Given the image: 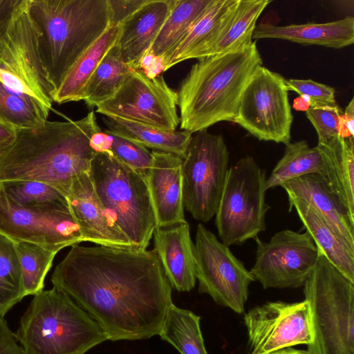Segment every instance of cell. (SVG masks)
<instances>
[{
  "label": "cell",
  "mask_w": 354,
  "mask_h": 354,
  "mask_svg": "<svg viewBox=\"0 0 354 354\" xmlns=\"http://www.w3.org/2000/svg\"><path fill=\"white\" fill-rule=\"evenodd\" d=\"M51 281L113 342L158 335L173 304L154 250L73 245Z\"/></svg>",
  "instance_id": "cell-1"
},
{
  "label": "cell",
  "mask_w": 354,
  "mask_h": 354,
  "mask_svg": "<svg viewBox=\"0 0 354 354\" xmlns=\"http://www.w3.org/2000/svg\"><path fill=\"white\" fill-rule=\"evenodd\" d=\"M100 130L93 111L77 120L17 129L15 142L0 156V182L39 181L65 195L75 178L88 173L96 153L90 140Z\"/></svg>",
  "instance_id": "cell-2"
},
{
  "label": "cell",
  "mask_w": 354,
  "mask_h": 354,
  "mask_svg": "<svg viewBox=\"0 0 354 354\" xmlns=\"http://www.w3.org/2000/svg\"><path fill=\"white\" fill-rule=\"evenodd\" d=\"M261 66L256 41L198 59L177 92L180 129L193 134L218 122H233L242 93Z\"/></svg>",
  "instance_id": "cell-3"
},
{
  "label": "cell",
  "mask_w": 354,
  "mask_h": 354,
  "mask_svg": "<svg viewBox=\"0 0 354 354\" xmlns=\"http://www.w3.org/2000/svg\"><path fill=\"white\" fill-rule=\"evenodd\" d=\"M37 50L55 89L79 58L111 27L107 0H30Z\"/></svg>",
  "instance_id": "cell-4"
},
{
  "label": "cell",
  "mask_w": 354,
  "mask_h": 354,
  "mask_svg": "<svg viewBox=\"0 0 354 354\" xmlns=\"http://www.w3.org/2000/svg\"><path fill=\"white\" fill-rule=\"evenodd\" d=\"M15 335L24 354H85L108 340L87 313L54 287L34 295Z\"/></svg>",
  "instance_id": "cell-5"
},
{
  "label": "cell",
  "mask_w": 354,
  "mask_h": 354,
  "mask_svg": "<svg viewBox=\"0 0 354 354\" xmlns=\"http://www.w3.org/2000/svg\"><path fill=\"white\" fill-rule=\"evenodd\" d=\"M313 328L310 354H354V283L319 252L304 284Z\"/></svg>",
  "instance_id": "cell-6"
},
{
  "label": "cell",
  "mask_w": 354,
  "mask_h": 354,
  "mask_svg": "<svg viewBox=\"0 0 354 354\" xmlns=\"http://www.w3.org/2000/svg\"><path fill=\"white\" fill-rule=\"evenodd\" d=\"M88 175L113 223L134 248L146 250L156 219L146 178L109 152H97Z\"/></svg>",
  "instance_id": "cell-7"
},
{
  "label": "cell",
  "mask_w": 354,
  "mask_h": 354,
  "mask_svg": "<svg viewBox=\"0 0 354 354\" xmlns=\"http://www.w3.org/2000/svg\"><path fill=\"white\" fill-rule=\"evenodd\" d=\"M30 0H0V82L30 93L51 109L55 89L37 50L38 33L29 12Z\"/></svg>",
  "instance_id": "cell-8"
},
{
  "label": "cell",
  "mask_w": 354,
  "mask_h": 354,
  "mask_svg": "<svg viewBox=\"0 0 354 354\" xmlns=\"http://www.w3.org/2000/svg\"><path fill=\"white\" fill-rule=\"evenodd\" d=\"M266 172L250 156L229 167L216 212L221 242L241 245L266 230Z\"/></svg>",
  "instance_id": "cell-9"
},
{
  "label": "cell",
  "mask_w": 354,
  "mask_h": 354,
  "mask_svg": "<svg viewBox=\"0 0 354 354\" xmlns=\"http://www.w3.org/2000/svg\"><path fill=\"white\" fill-rule=\"evenodd\" d=\"M229 152L223 136L207 130L195 133L183 159L184 207L199 221L215 216L229 169Z\"/></svg>",
  "instance_id": "cell-10"
},
{
  "label": "cell",
  "mask_w": 354,
  "mask_h": 354,
  "mask_svg": "<svg viewBox=\"0 0 354 354\" xmlns=\"http://www.w3.org/2000/svg\"><path fill=\"white\" fill-rule=\"evenodd\" d=\"M292 120L286 80L259 66L242 93L233 122L260 140L286 145Z\"/></svg>",
  "instance_id": "cell-11"
},
{
  "label": "cell",
  "mask_w": 354,
  "mask_h": 354,
  "mask_svg": "<svg viewBox=\"0 0 354 354\" xmlns=\"http://www.w3.org/2000/svg\"><path fill=\"white\" fill-rule=\"evenodd\" d=\"M194 255L198 292L207 294L217 304L242 314L249 286L254 281L250 271L201 223L196 227Z\"/></svg>",
  "instance_id": "cell-12"
},
{
  "label": "cell",
  "mask_w": 354,
  "mask_h": 354,
  "mask_svg": "<svg viewBox=\"0 0 354 354\" xmlns=\"http://www.w3.org/2000/svg\"><path fill=\"white\" fill-rule=\"evenodd\" d=\"M177 92L162 76L150 77L141 69L132 70L118 91L97 106L96 112L166 131L180 124Z\"/></svg>",
  "instance_id": "cell-13"
},
{
  "label": "cell",
  "mask_w": 354,
  "mask_h": 354,
  "mask_svg": "<svg viewBox=\"0 0 354 354\" xmlns=\"http://www.w3.org/2000/svg\"><path fill=\"white\" fill-rule=\"evenodd\" d=\"M255 261L250 270L263 289L302 287L313 270L319 251L308 233L281 230L269 241L255 239Z\"/></svg>",
  "instance_id": "cell-14"
},
{
  "label": "cell",
  "mask_w": 354,
  "mask_h": 354,
  "mask_svg": "<svg viewBox=\"0 0 354 354\" xmlns=\"http://www.w3.org/2000/svg\"><path fill=\"white\" fill-rule=\"evenodd\" d=\"M249 354H265L295 345H308L313 334L308 302H267L244 314Z\"/></svg>",
  "instance_id": "cell-15"
},
{
  "label": "cell",
  "mask_w": 354,
  "mask_h": 354,
  "mask_svg": "<svg viewBox=\"0 0 354 354\" xmlns=\"http://www.w3.org/2000/svg\"><path fill=\"white\" fill-rule=\"evenodd\" d=\"M0 234L14 242H28L58 252L85 242L71 212H46L17 205L0 186Z\"/></svg>",
  "instance_id": "cell-16"
},
{
  "label": "cell",
  "mask_w": 354,
  "mask_h": 354,
  "mask_svg": "<svg viewBox=\"0 0 354 354\" xmlns=\"http://www.w3.org/2000/svg\"><path fill=\"white\" fill-rule=\"evenodd\" d=\"M65 196L71 213L85 242L97 245L133 248L104 207L95 193L88 173L75 178Z\"/></svg>",
  "instance_id": "cell-17"
},
{
  "label": "cell",
  "mask_w": 354,
  "mask_h": 354,
  "mask_svg": "<svg viewBox=\"0 0 354 354\" xmlns=\"http://www.w3.org/2000/svg\"><path fill=\"white\" fill-rule=\"evenodd\" d=\"M152 164L146 180L156 226L165 227L186 223L181 172L183 159L158 151H152Z\"/></svg>",
  "instance_id": "cell-18"
},
{
  "label": "cell",
  "mask_w": 354,
  "mask_h": 354,
  "mask_svg": "<svg viewBox=\"0 0 354 354\" xmlns=\"http://www.w3.org/2000/svg\"><path fill=\"white\" fill-rule=\"evenodd\" d=\"M175 0H149L120 24L115 43L123 62L141 69L158 34L169 17Z\"/></svg>",
  "instance_id": "cell-19"
},
{
  "label": "cell",
  "mask_w": 354,
  "mask_h": 354,
  "mask_svg": "<svg viewBox=\"0 0 354 354\" xmlns=\"http://www.w3.org/2000/svg\"><path fill=\"white\" fill-rule=\"evenodd\" d=\"M154 248L171 286L179 292H189L196 285L194 243L187 222L153 232Z\"/></svg>",
  "instance_id": "cell-20"
},
{
  "label": "cell",
  "mask_w": 354,
  "mask_h": 354,
  "mask_svg": "<svg viewBox=\"0 0 354 354\" xmlns=\"http://www.w3.org/2000/svg\"><path fill=\"white\" fill-rule=\"evenodd\" d=\"M252 39H278L302 45L342 48L354 42V18L346 17L326 23H307L281 26L261 23L256 26Z\"/></svg>",
  "instance_id": "cell-21"
},
{
  "label": "cell",
  "mask_w": 354,
  "mask_h": 354,
  "mask_svg": "<svg viewBox=\"0 0 354 354\" xmlns=\"http://www.w3.org/2000/svg\"><path fill=\"white\" fill-rule=\"evenodd\" d=\"M288 198L304 201L313 207L335 230L354 248V220L319 174L305 175L283 183Z\"/></svg>",
  "instance_id": "cell-22"
},
{
  "label": "cell",
  "mask_w": 354,
  "mask_h": 354,
  "mask_svg": "<svg viewBox=\"0 0 354 354\" xmlns=\"http://www.w3.org/2000/svg\"><path fill=\"white\" fill-rule=\"evenodd\" d=\"M239 0H212L179 41L160 59L162 70L192 59L211 43L233 15Z\"/></svg>",
  "instance_id": "cell-23"
},
{
  "label": "cell",
  "mask_w": 354,
  "mask_h": 354,
  "mask_svg": "<svg viewBox=\"0 0 354 354\" xmlns=\"http://www.w3.org/2000/svg\"><path fill=\"white\" fill-rule=\"evenodd\" d=\"M319 251L348 280L354 283V248L350 245L310 204L288 198Z\"/></svg>",
  "instance_id": "cell-24"
},
{
  "label": "cell",
  "mask_w": 354,
  "mask_h": 354,
  "mask_svg": "<svg viewBox=\"0 0 354 354\" xmlns=\"http://www.w3.org/2000/svg\"><path fill=\"white\" fill-rule=\"evenodd\" d=\"M322 158L324 179L354 220V140L339 136L316 146Z\"/></svg>",
  "instance_id": "cell-25"
},
{
  "label": "cell",
  "mask_w": 354,
  "mask_h": 354,
  "mask_svg": "<svg viewBox=\"0 0 354 354\" xmlns=\"http://www.w3.org/2000/svg\"><path fill=\"white\" fill-rule=\"evenodd\" d=\"M270 0H239L231 18L216 37L192 59L238 50L252 43L257 21Z\"/></svg>",
  "instance_id": "cell-26"
},
{
  "label": "cell",
  "mask_w": 354,
  "mask_h": 354,
  "mask_svg": "<svg viewBox=\"0 0 354 354\" xmlns=\"http://www.w3.org/2000/svg\"><path fill=\"white\" fill-rule=\"evenodd\" d=\"M120 25L111 26L76 62L53 96L58 104L83 100L84 88L106 53L115 44Z\"/></svg>",
  "instance_id": "cell-27"
},
{
  "label": "cell",
  "mask_w": 354,
  "mask_h": 354,
  "mask_svg": "<svg viewBox=\"0 0 354 354\" xmlns=\"http://www.w3.org/2000/svg\"><path fill=\"white\" fill-rule=\"evenodd\" d=\"M106 131L128 138L147 148L176 155L183 159L192 137L186 131H166L120 118H104Z\"/></svg>",
  "instance_id": "cell-28"
},
{
  "label": "cell",
  "mask_w": 354,
  "mask_h": 354,
  "mask_svg": "<svg viewBox=\"0 0 354 354\" xmlns=\"http://www.w3.org/2000/svg\"><path fill=\"white\" fill-rule=\"evenodd\" d=\"M322 155L317 147H311L301 140L286 145L282 158L266 178V190L279 187L286 181L310 174H322Z\"/></svg>",
  "instance_id": "cell-29"
},
{
  "label": "cell",
  "mask_w": 354,
  "mask_h": 354,
  "mask_svg": "<svg viewBox=\"0 0 354 354\" xmlns=\"http://www.w3.org/2000/svg\"><path fill=\"white\" fill-rule=\"evenodd\" d=\"M201 317L172 304L159 336L180 354H208L200 326Z\"/></svg>",
  "instance_id": "cell-30"
},
{
  "label": "cell",
  "mask_w": 354,
  "mask_h": 354,
  "mask_svg": "<svg viewBox=\"0 0 354 354\" xmlns=\"http://www.w3.org/2000/svg\"><path fill=\"white\" fill-rule=\"evenodd\" d=\"M132 70L123 62L115 44L102 59L84 88L83 100L87 106L97 107L110 98Z\"/></svg>",
  "instance_id": "cell-31"
},
{
  "label": "cell",
  "mask_w": 354,
  "mask_h": 354,
  "mask_svg": "<svg viewBox=\"0 0 354 354\" xmlns=\"http://www.w3.org/2000/svg\"><path fill=\"white\" fill-rule=\"evenodd\" d=\"M7 198L18 206L46 212H71L67 198L55 187L28 180L0 182Z\"/></svg>",
  "instance_id": "cell-32"
},
{
  "label": "cell",
  "mask_w": 354,
  "mask_h": 354,
  "mask_svg": "<svg viewBox=\"0 0 354 354\" xmlns=\"http://www.w3.org/2000/svg\"><path fill=\"white\" fill-rule=\"evenodd\" d=\"M212 0H175L171 11L149 52L161 59L183 37Z\"/></svg>",
  "instance_id": "cell-33"
},
{
  "label": "cell",
  "mask_w": 354,
  "mask_h": 354,
  "mask_svg": "<svg viewBox=\"0 0 354 354\" xmlns=\"http://www.w3.org/2000/svg\"><path fill=\"white\" fill-rule=\"evenodd\" d=\"M49 111L34 97L13 91L0 82V117L17 129L43 126Z\"/></svg>",
  "instance_id": "cell-34"
},
{
  "label": "cell",
  "mask_w": 354,
  "mask_h": 354,
  "mask_svg": "<svg viewBox=\"0 0 354 354\" xmlns=\"http://www.w3.org/2000/svg\"><path fill=\"white\" fill-rule=\"evenodd\" d=\"M26 297L15 242L0 234V317Z\"/></svg>",
  "instance_id": "cell-35"
},
{
  "label": "cell",
  "mask_w": 354,
  "mask_h": 354,
  "mask_svg": "<svg viewBox=\"0 0 354 354\" xmlns=\"http://www.w3.org/2000/svg\"><path fill=\"white\" fill-rule=\"evenodd\" d=\"M26 296L44 290L45 277L57 252L28 242H15Z\"/></svg>",
  "instance_id": "cell-36"
},
{
  "label": "cell",
  "mask_w": 354,
  "mask_h": 354,
  "mask_svg": "<svg viewBox=\"0 0 354 354\" xmlns=\"http://www.w3.org/2000/svg\"><path fill=\"white\" fill-rule=\"evenodd\" d=\"M112 142L109 152L117 160L138 171L145 178L152 164L153 155L148 148L121 136L109 132Z\"/></svg>",
  "instance_id": "cell-37"
},
{
  "label": "cell",
  "mask_w": 354,
  "mask_h": 354,
  "mask_svg": "<svg viewBox=\"0 0 354 354\" xmlns=\"http://www.w3.org/2000/svg\"><path fill=\"white\" fill-rule=\"evenodd\" d=\"M288 91H294L299 95H306L310 102V107H332L338 106L333 88L312 80H286Z\"/></svg>",
  "instance_id": "cell-38"
},
{
  "label": "cell",
  "mask_w": 354,
  "mask_h": 354,
  "mask_svg": "<svg viewBox=\"0 0 354 354\" xmlns=\"http://www.w3.org/2000/svg\"><path fill=\"white\" fill-rule=\"evenodd\" d=\"M343 110L339 106L309 108L306 115L318 136V144L325 143L339 136V117Z\"/></svg>",
  "instance_id": "cell-39"
},
{
  "label": "cell",
  "mask_w": 354,
  "mask_h": 354,
  "mask_svg": "<svg viewBox=\"0 0 354 354\" xmlns=\"http://www.w3.org/2000/svg\"><path fill=\"white\" fill-rule=\"evenodd\" d=\"M149 0H107L111 26H120Z\"/></svg>",
  "instance_id": "cell-40"
},
{
  "label": "cell",
  "mask_w": 354,
  "mask_h": 354,
  "mask_svg": "<svg viewBox=\"0 0 354 354\" xmlns=\"http://www.w3.org/2000/svg\"><path fill=\"white\" fill-rule=\"evenodd\" d=\"M0 354H24L3 317H0Z\"/></svg>",
  "instance_id": "cell-41"
},
{
  "label": "cell",
  "mask_w": 354,
  "mask_h": 354,
  "mask_svg": "<svg viewBox=\"0 0 354 354\" xmlns=\"http://www.w3.org/2000/svg\"><path fill=\"white\" fill-rule=\"evenodd\" d=\"M339 136L342 138H354V99L351 100L339 117Z\"/></svg>",
  "instance_id": "cell-42"
},
{
  "label": "cell",
  "mask_w": 354,
  "mask_h": 354,
  "mask_svg": "<svg viewBox=\"0 0 354 354\" xmlns=\"http://www.w3.org/2000/svg\"><path fill=\"white\" fill-rule=\"evenodd\" d=\"M17 129L0 117V156L15 142Z\"/></svg>",
  "instance_id": "cell-43"
},
{
  "label": "cell",
  "mask_w": 354,
  "mask_h": 354,
  "mask_svg": "<svg viewBox=\"0 0 354 354\" xmlns=\"http://www.w3.org/2000/svg\"><path fill=\"white\" fill-rule=\"evenodd\" d=\"M112 142L111 134L105 131L94 133L91 138L90 144L95 152L107 151L109 152Z\"/></svg>",
  "instance_id": "cell-44"
},
{
  "label": "cell",
  "mask_w": 354,
  "mask_h": 354,
  "mask_svg": "<svg viewBox=\"0 0 354 354\" xmlns=\"http://www.w3.org/2000/svg\"><path fill=\"white\" fill-rule=\"evenodd\" d=\"M292 106L296 111L306 112L310 108V102L306 95H301L294 100Z\"/></svg>",
  "instance_id": "cell-45"
},
{
  "label": "cell",
  "mask_w": 354,
  "mask_h": 354,
  "mask_svg": "<svg viewBox=\"0 0 354 354\" xmlns=\"http://www.w3.org/2000/svg\"><path fill=\"white\" fill-rule=\"evenodd\" d=\"M265 354H310L307 350L296 349L292 347H288L277 351H272Z\"/></svg>",
  "instance_id": "cell-46"
}]
</instances>
